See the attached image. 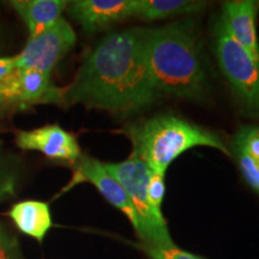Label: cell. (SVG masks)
<instances>
[{
  "instance_id": "6da1fadb",
  "label": "cell",
  "mask_w": 259,
  "mask_h": 259,
  "mask_svg": "<svg viewBox=\"0 0 259 259\" xmlns=\"http://www.w3.org/2000/svg\"><path fill=\"white\" fill-rule=\"evenodd\" d=\"M144 58L142 28L106 35L85 54L63 88V106L83 105L115 114H134L160 100Z\"/></svg>"
},
{
  "instance_id": "7a4b0ae2",
  "label": "cell",
  "mask_w": 259,
  "mask_h": 259,
  "mask_svg": "<svg viewBox=\"0 0 259 259\" xmlns=\"http://www.w3.org/2000/svg\"><path fill=\"white\" fill-rule=\"evenodd\" d=\"M142 42L149 73L160 96L191 101L205 97L208 82L192 22L142 28Z\"/></svg>"
},
{
  "instance_id": "3957f363",
  "label": "cell",
  "mask_w": 259,
  "mask_h": 259,
  "mask_svg": "<svg viewBox=\"0 0 259 259\" xmlns=\"http://www.w3.org/2000/svg\"><path fill=\"white\" fill-rule=\"evenodd\" d=\"M119 134L131 142V155L161 174H166L181 154L196 147H209L232 156L221 136L174 114L154 115L125 126Z\"/></svg>"
},
{
  "instance_id": "277c9868",
  "label": "cell",
  "mask_w": 259,
  "mask_h": 259,
  "mask_svg": "<svg viewBox=\"0 0 259 259\" xmlns=\"http://www.w3.org/2000/svg\"><path fill=\"white\" fill-rule=\"evenodd\" d=\"M106 169L120 183L127 193L138 219L136 234L142 245L151 247H176L163 215H158L151 208L148 198V185L151 170L141 158L130 155L121 162H103Z\"/></svg>"
},
{
  "instance_id": "5b68a950",
  "label": "cell",
  "mask_w": 259,
  "mask_h": 259,
  "mask_svg": "<svg viewBox=\"0 0 259 259\" xmlns=\"http://www.w3.org/2000/svg\"><path fill=\"white\" fill-rule=\"evenodd\" d=\"M213 47L227 82L250 115H259V63L236 42L219 17L213 25Z\"/></svg>"
},
{
  "instance_id": "8992f818",
  "label": "cell",
  "mask_w": 259,
  "mask_h": 259,
  "mask_svg": "<svg viewBox=\"0 0 259 259\" xmlns=\"http://www.w3.org/2000/svg\"><path fill=\"white\" fill-rule=\"evenodd\" d=\"M77 36L64 17L47 30L29 40L23 51L15 57L17 69H34L52 73L56 65L72 50Z\"/></svg>"
},
{
  "instance_id": "52a82bcc",
  "label": "cell",
  "mask_w": 259,
  "mask_h": 259,
  "mask_svg": "<svg viewBox=\"0 0 259 259\" xmlns=\"http://www.w3.org/2000/svg\"><path fill=\"white\" fill-rule=\"evenodd\" d=\"M0 92L14 109L30 108L42 103L63 106V88L52 80L50 73L34 69H16L0 83Z\"/></svg>"
},
{
  "instance_id": "ba28073f",
  "label": "cell",
  "mask_w": 259,
  "mask_h": 259,
  "mask_svg": "<svg viewBox=\"0 0 259 259\" xmlns=\"http://www.w3.org/2000/svg\"><path fill=\"white\" fill-rule=\"evenodd\" d=\"M15 143L22 150L38 151L54 161L76 163L82 157V150L76 136L58 124L17 131Z\"/></svg>"
},
{
  "instance_id": "9c48e42d",
  "label": "cell",
  "mask_w": 259,
  "mask_h": 259,
  "mask_svg": "<svg viewBox=\"0 0 259 259\" xmlns=\"http://www.w3.org/2000/svg\"><path fill=\"white\" fill-rule=\"evenodd\" d=\"M79 183H90L96 187L101 196L115 209L120 210L130 223L134 227L135 232L138 231V219L134 206L124 187L118 180L106 169L105 163L90 156H83L76 162L73 179L69 185L72 187Z\"/></svg>"
},
{
  "instance_id": "30bf717a",
  "label": "cell",
  "mask_w": 259,
  "mask_h": 259,
  "mask_svg": "<svg viewBox=\"0 0 259 259\" xmlns=\"http://www.w3.org/2000/svg\"><path fill=\"white\" fill-rule=\"evenodd\" d=\"M66 9L83 30L92 34L135 17L136 0H74Z\"/></svg>"
},
{
  "instance_id": "8fae6325",
  "label": "cell",
  "mask_w": 259,
  "mask_h": 259,
  "mask_svg": "<svg viewBox=\"0 0 259 259\" xmlns=\"http://www.w3.org/2000/svg\"><path fill=\"white\" fill-rule=\"evenodd\" d=\"M258 11V0H229L222 4V14L220 16L233 38L257 63H259V45L255 19Z\"/></svg>"
},
{
  "instance_id": "7c38bea8",
  "label": "cell",
  "mask_w": 259,
  "mask_h": 259,
  "mask_svg": "<svg viewBox=\"0 0 259 259\" xmlns=\"http://www.w3.org/2000/svg\"><path fill=\"white\" fill-rule=\"evenodd\" d=\"M69 2L66 0H12L10 6L17 12L29 31V37H34L47 30L63 18Z\"/></svg>"
},
{
  "instance_id": "4fadbf2b",
  "label": "cell",
  "mask_w": 259,
  "mask_h": 259,
  "mask_svg": "<svg viewBox=\"0 0 259 259\" xmlns=\"http://www.w3.org/2000/svg\"><path fill=\"white\" fill-rule=\"evenodd\" d=\"M16 227L23 234L30 236L38 242L53 226L50 204L41 200H23L12 205L9 212Z\"/></svg>"
},
{
  "instance_id": "5bb4252c",
  "label": "cell",
  "mask_w": 259,
  "mask_h": 259,
  "mask_svg": "<svg viewBox=\"0 0 259 259\" xmlns=\"http://www.w3.org/2000/svg\"><path fill=\"white\" fill-rule=\"evenodd\" d=\"M206 8L197 0H136L135 17L142 21H160L183 15H194Z\"/></svg>"
},
{
  "instance_id": "9a60e30c",
  "label": "cell",
  "mask_w": 259,
  "mask_h": 259,
  "mask_svg": "<svg viewBox=\"0 0 259 259\" xmlns=\"http://www.w3.org/2000/svg\"><path fill=\"white\" fill-rule=\"evenodd\" d=\"M18 184V171L3 150L0 142V203L15 196Z\"/></svg>"
},
{
  "instance_id": "2e32d148",
  "label": "cell",
  "mask_w": 259,
  "mask_h": 259,
  "mask_svg": "<svg viewBox=\"0 0 259 259\" xmlns=\"http://www.w3.org/2000/svg\"><path fill=\"white\" fill-rule=\"evenodd\" d=\"M232 145L239 147L259 167V126H244L236 132Z\"/></svg>"
},
{
  "instance_id": "e0dca14e",
  "label": "cell",
  "mask_w": 259,
  "mask_h": 259,
  "mask_svg": "<svg viewBox=\"0 0 259 259\" xmlns=\"http://www.w3.org/2000/svg\"><path fill=\"white\" fill-rule=\"evenodd\" d=\"M232 151L236 157L239 166H240L241 173L244 176L245 180L253 187L255 191L259 192V167L253 161L248 157V155L245 153L242 149L235 145H232ZM231 151V153H232Z\"/></svg>"
},
{
  "instance_id": "ac0fdd59",
  "label": "cell",
  "mask_w": 259,
  "mask_h": 259,
  "mask_svg": "<svg viewBox=\"0 0 259 259\" xmlns=\"http://www.w3.org/2000/svg\"><path fill=\"white\" fill-rule=\"evenodd\" d=\"M164 176L166 174L151 171L150 180L148 185V198L151 208L158 215H162L161 206L163 202L164 193H166V184H164Z\"/></svg>"
},
{
  "instance_id": "d6986e66",
  "label": "cell",
  "mask_w": 259,
  "mask_h": 259,
  "mask_svg": "<svg viewBox=\"0 0 259 259\" xmlns=\"http://www.w3.org/2000/svg\"><path fill=\"white\" fill-rule=\"evenodd\" d=\"M141 248L143 250L150 259H204L199 255L190 253L187 251H183L180 248L169 247H151V246H145L141 244Z\"/></svg>"
},
{
  "instance_id": "ffe728a7",
  "label": "cell",
  "mask_w": 259,
  "mask_h": 259,
  "mask_svg": "<svg viewBox=\"0 0 259 259\" xmlns=\"http://www.w3.org/2000/svg\"><path fill=\"white\" fill-rule=\"evenodd\" d=\"M0 259H23L17 239L0 229Z\"/></svg>"
},
{
  "instance_id": "44dd1931",
  "label": "cell",
  "mask_w": 259,
  "mask_h": 259,
  "mask_svg": "<svg viewBox=\"0 0 259 259\" xmlns=\"http://www.w3.org/2000/svg\"><path fill=\"white\" fill-rule=\"evenodd\" d=\"M16 69L15 57L0 58V83L5 80Z\"/></svg>"
},
{
  "instance_id": "7402d4cb",
  "label": "cell",
  "mask_w": 259,
  "mask_h": 259,
  "mask_svg": "<svg viewBox=\"0 0 259 259\" xmlns=\"http://www.w3.org/2000/svg\"><path fill=\"white\" fill-rule=\"evenodd\" d=\"M12 109H14V107H12L11 102H10L9 100L3 95L2 92H0V113L12 111Z\"/></svg>"
},
{
  "instance_id": "603a6c76",
  "label": "cell",
  "mask_w": 259,
  "mask_h": 259,
  "mask_svg": "<svg viewBox=\"0 0 259 259\" xmlns=\"http://www.w3.org/2000/svg\"><path fill=\"white\" fill-rule=\"evenodd\" d=\"M3 116H4V113H0V120H2Z\"/></svg>"
}]
</instances>
